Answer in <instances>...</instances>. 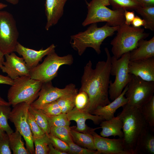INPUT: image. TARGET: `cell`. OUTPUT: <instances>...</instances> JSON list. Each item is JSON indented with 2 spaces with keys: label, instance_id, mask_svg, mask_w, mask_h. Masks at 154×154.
Wrapping results in <instances>:
<instances>
[{
  "label": "cell",
  "instance_id": "37",
  "mask_svg": "<svg viewBox=\"0 0 154 154\" xmlns=\"http://www.w3.org/2000/svg\"><path fill=\"white\" fill-rule=\"evenodd\" d=\"M68 154H100L97 150H93L82 147L72 142L68 144Z\"/></svg>",
  "mask_w": 154,
  "mask_h": 154
},
{
  "label": "cell",
  "instance_id": "31",
  "mask_svg": "<svg viewBox=\"0 0 154 154\" xmlns=\"http://www.w3.org/2000/svg\"><path fill=\"white\" fill-rule=\"evenodd\" d=\"M11 110L9 106H0V128L8 135L13 132L8 122Z\"/></svg>",
  "mask_w": 154,
  "mask_h": 154
},
{
  "label": "cell",
  "instance_id": "2",
  "mask_svg": "<svg viewBox=\"0 0 154 154\" xmlns=\"http://www.w3.org/2000/svg\"><path fill=\"white\" fill-rule=\"evenodd\" d=\"M122 107L118 116L122 123L124 144L129 154H135L138 141L150 127L139 108L127 104Z\"/></svg>",
  "mask_w": 154,
  "mask_h": 154
},
{
  "label": "cell",
  "instance_id": "38",
  "mask_svg": "<svg viewBox=\"0 0 154 154\" xmlns=\"http://www.w3.org/2000/svg\"><path fill=\"white\" fill-rule=\"evenodd\" d=\"M48 135L50 143L54 147L68 153L69 147L67 143L50 133Z\"/></svg>",
  "mask_w": 154,
  "mask_h": 154
},
{
  "label": "cell",
  "instance_id": "23",
  "mask_svg": "<svg viewBox=\"0 0 154 154\" xmlns=\"http://www.w3.org/2000/svg\"><path fill=\"white\" fill-rule=\"evenodd\" d=\"M70 133L73 141L76 144L84 147L96 150L91 134L78 132L73 127H71Z\"/></svg>",
  "mask_w": 154,
  "mask_h": 154
},
{
  "label": "cell",
  "instance_id": "44",
  "mask_svg": "<svg viewBox=\"0 0 154 154\" xmlns=\"http://www.w3.org/2000/svg\"><path fill=\"white\" fill-rule=\"evenodd\" d=\"M141 7L154 6V0H136Z\"/></svg>",
  "mask_w": 154,
  "mask_h": 154
},
{
  "label": "cell",
  "instance_id": "11",
  "mask_svg": "<svg viewBox=\"0 0 154 154\" xmlns=\"http://www.w3.org/2000/svg\"><path fill=\"white\" fill-rule=\"evenodd\" d=\"M30 105L25 102L18 103L13 106L9 117L16 128L23 137L26 143V148L30 154L35 153L33 138L27 120V115Z\"/></svg>",
  "mask_w": 154,
  "mask_h": 154
},
{
  "label": "cell",
  "instance_id": "13",
  "mask_svg": "<svg viewBox=\"0 0 154 154\" xmlns=\"http://www.w3.org/2000/svg\"><path fill=\"white\" fill-rule=\"evenodd\" d=\"M94 130L92 135L96 150L100 154H129L126 149L123 138L109 139L103 137L96 133Z\"/></svg>",
  "mask_w": 154,
  "mask_h": 154
},
{
  "label": "cell",
  "instance_id": "40",
  "mask_svg": "<svg viewBox=\"0 0 154 154\" xmlns=\"http://www.w3.org/2000/svg\"><path fill=\"white\" fill-rule=\"evenodd\" d=\"M124 23L127 25H130L135 17L134 11H129L127 10H124Z\"/></svg>",
  "mask_w": 154,
  "mask_h": 154
},
{
  "label": "cell",
  "instance_id": "49",
  "mask_svg": "<svg viewBox=\"0 0 154 154\" xmlns=\"http://www.w3.org/2000/svg\"><path fill=\"white\" fill-rule=\"evenodd\" d=\"M5 133V132L0 128V137L2 136Z\"/></svg>",
  "mask_w": 154,
  "mask_h": 154
},
{
  "label": "cell",
  "instance_id": "20",
  "mask_svg": "<svg viewBox=\"0 0 154 154\" xmlns=\"http://www.w3.org/2000/svg\"><path fill=\"white\" fill-rule=\"evenodd\" d=\"M154 57V37L149 40L141 39L137 48L130 52V60Z\"/></svg>",
  "mask_w": 154,
  "mask_h": 154
},
{
  "label": "cell",
  "instance_id": "48",
  "mask_svg": "<svg viewBox=\"0 0 154 154\" xmlns=\"http://www.w3.org/2000/svg\"><path fill=\"white\" fill-rule=\"evenodd\" d=\"M7 6V5L0 2V10L2 9Z\"/></svg>",
  "mask_w": 154,
  "mask_h": 154
},
{
  "label": "cell",
  "instance_id": "34",
  "mask_svg": "<svg viewBox=\"0 0 154 154\" xmlns=\"http://www.w3.org/2000/svg\"><path fill=\"white\" fill-rule=\"evenodd\" d=\"M38 109L48 117L57 115L62 113L61 108L56 101L45 104Z\"/></svg>",
  "mask_w": 154,
  "mask_h": 154
},
{
  "label": "cell",
  "instance_id": "43",
  "mask_svg": "<svg viewBox=\"0 0 154 154\" xmlns=\"http://www.w3.org/2000/svg\"><path fill=\"white\" fill-rule=\"evenodd\" d=\"M49 152L48 154H68V153L61 151L54 147L50 143L49 144Z\"/></svg>",
  "mask_w": 154,
  "mask_h": 154
},
{
  "label": "cell",
  "instance_id": "50",
  "mask_svg": "<svg viewBox=\"0 0 154 154\" xmlns=\"http://www.w3.org/2000/svg\"><path fill=\"white\" fill-rule=\"evenodd\" d=\"M85 2H86V4H87V5L88 4V2L86 0H84Z\"/></svg>",
  "mask_w": 154,
  "mask_h": 154
},
{
  "label": "cell",
  "instance_id": "21",
  "mask_svg": "<svg viewBox=\"0 0 154 154\" xmlns=\"http://www.w3.org/2000/svg\"><path fill=\"white\" fill-rule=\"evenodd\" d=\"M100 123V128L102 130L100 135L101 136L106 137L112 136L114 137L118 136L123 138L122 123L118 116L109 120H103Z\"/></svg>",
  "mask_w": 154,
  "mask_h": 154
},
{
  "label": "cell",
  "instance_id": "27",
  "mask_svg": "<svg viewBox=\"0 0 154 154\" xmlns=\"http://www.w3.org/2000/svg\"><path fill=\"white\" fill-rule=\"evenodd\" d=\"M139 108L150 128L154 131V96Z\"/></svg>",
  "mask_w": 154,
  "mask_h": 154
},
{
  "label": "cell",
  "instance_id": "5",
  "mask_svg": "<svg viewBox=\"0 0 154 154\" xmlns=\"http://www.w3.org/2000/svg\"><path fill=\"white\" fill-rule=\"evenodd\" d=\"M109 5L108 0H92L87 5L88 13L82 25L85 27L93 23L105 22L111 26L115 27L124 23V10H112L106 7Z\"/></svg>",
  "mask_w": 154,
  "mask_h": 154
},
{
  "label": "cell",
  "instance_id": "8",
  "mask_svg": "<svg viewBox=\"0 0 154 154\" xmlns=\"http://www.w3.org/2000/svg\"><path fill=\"white\" fill-rule=\"evenodd\" d=\"M130 52L123 54L119 59L111 57L110 75L115 76L114 82L110 80L108 89L109 98L113 101L119 96L131 80L132 75L129 72Z\"/></svg>",
  "mask_w": 154,
  "mask_h": 154
},
{
  "label": "cell",
  "instance_id": "14",
  "mask_svg": "<svg viewBox=\"0 0 154 154\" xmlns=\"http://www.w3.org/2000/svg\"><path fill=\"white\" fill-rule=\"evenodd\" d=\"M4 61L1 69L13 80L23 76H29L30 70L23 58L17 56L14 52L5 55Z\"/></svg>",
  "mask_w": 154,
  "mask_h": 154
},
{
  "label": "cell",
  "instance_id": "46",
  "mask_svg": "<svg viewBox=\"0 0 154 154\" xmlns=\"http://www.w3.org/2000/svg\"><path fill=\"white\" fill-rule=\"evenodd\" d=\"M5 55L0 50V69L3 65V64L4 62V56Z\"/></svg>",
  "mask_w": 154,
  "mask_h": 154
},
{
  "label": "cell",
  "instance_id": "42",
  "mask_svg": "<svg viewBox=\"0 0 154 154\" xmlns=\"http://www.w3.org/2000/svg\"><path fill=\"white\" fill-rule=\"evenodd\" d=\"M14 80L8 76H5L0 74V84H5L12 86Z\"/></svg>",
  "mask_w": 154,
  "mask_h": 154
},
{
  "label": "cell",
  "instance_id": "6",
  "mask_svg": "<svg viewBox=\"0 0 154 154\" xmlns=\"http://www.w3.org/2000/svg\"><path fill=\"white\" fill-rule=\"evenodd\" d=\"M43 83L29 76H23L14 80L9 89L8 102L12 106L22 102L30 105L38 97Z\"/></svg>",
  "mask_w": 154,
  "mask_h": 154
},
{
  "label": "cell",
  "instance_id": "35",
  "mask_svg": "<svg viewBox=\"0 0 154 154\" xmlns=\"http://www.w3.org/2000/svg\"><path fill=\"white\" fill-rule=\"evenodd\" d=\"M27 120L33 138H38L45 133L40 128L35 121L33 116L29 111L27 115Z\"/></svg>",
  "mask_w": 154,
  "mask_h": 154
},
{
  "label": "cell",
  "instance_id": "26",
  "mask_svg": "<svg viewBox=\"0 0 154 154\" xmlns=\"http://www.w3.org/2000/svg\"><path fill=\"white\" fill-rule=\"evenodd\" d=\"M29 111L33 115L36 123L44 133H50V128L46 116L40 109L35 108L30 105Z\"/></svg>",
  "mask_w": 154,
  "mask_h": 154
},
{
  "label": "cell",
  "instance_id": "33",
  "mask_svg": "<svg viewBox=\"0 0 154 154\" xmlns=\"http://www.w3.org/2000/svg\"><path fill=\"white\" fill-rule=\"evenodd\" d=\"M46 116L50 128L52 127L70 126V121L68 119L66 114L61 113L55 116Z\"/></svg>",
  "mask_w": 154,
  "mask_h": 154
},
{
  "label": "cell",
  "instance_id": "12",
  "mask_svg": "<svg viewBox=\"0 0 154 154\" xmlns=\"http://www.w3.org/2000/svg\"><path fill=\"white\" fill-rule=\"evenodd\" d=\"M78 90L75 85L69 84L63 88L54 87L51 81L43 83L38 93V98L30 106L38 109L42 105L56 101L63 96L70 94Z\"/></svg>",
  "mask_w": 154,
  "mask_h": 154
},
{
  "label": "cell",
  "instance_id": "39",
  "mask_svg": "<svg viewBox=\"0 0 154 154\" xmlns=\"http://www.w3.org/2000/svg\"><path fill=\"white\" fill-rule=\"evenodd\" d=\"M9 135L7 133L0 137V154H11Z\"/></svg>",
  "mask_w": 154,
  "mask_h": 154
},
{
  "label": "cell",
  "instance_id": "3",
  "mask_svg": "<svg viewBox=\"0 0 154 154\" xmlns=\"http://www.w3.org/2000/svg\"><path fill=\"white\" fill-rule=\"evenodd\" d=\"M119 26L112 27L107 23L101 27H98L97 23L90 24L83 32L70 36V43L72 48L81 56L88 48H93L98 54L101 53V46L107 37L112 36Z\"/></svg>",
  "mask_w": 154,
  "mask_h": 154
},
{
  "label": "cell",
  "instance_id": "28",
  "mask_svg": "<svg viewBox=\"0 0 154 154\" xmlns=\"http://www.w3.org/2000/svg\"><path fill=\"white\" fill-rule=\"evenodd\" d=\"M77 90L70 94L63 96L56 101L61 108L62 113L67 114L75 107V99Z\"/></svg>",
  "mask_w": 154,
  "mask_h": 154
},
{
  "label": "cell",
  "instance_id": "24",
  "mask_svg": "<svg viewBox=\"0 0 154 154\" xmlns=\"http://www.w3.org/2000/svg\"><path fill=\"white\" fill-rule=\"evenodd\" d=\"M9 135L10 147L14 154H29V152L24 146L22 136L17 130Z\"/></svg>",
  "mask_w": 154,
  "mask_h": 154
},
{
  "label": "cell",
  "instance_id": "41",
  "mask_svg": "<svg viewBox=\"0 0 154 154\" xmlns=\"http://www.w3.org/2000/svg\"><path fill=\"white\" fill-rule=\"evenodd\" d=\"M131 24L135 27H140L141 26H144L145 21L138 16L136 15L132 21Z\"/></svg>",
  "mask_w": 154,
  "mask_h": 154
},
{
  "label": "cell",
  "instance_id": "7",
  "mask_svg": "<svg viewBox=\"0 0 154 154\" xmlns=\"http://www.w3.org/2000/svg\"><path fill=\"white\" fill-rule=\"evenodd\" d=\"M74 61L72 55L59 56L55 50L47 55L43 62L30 70L29 76L32 78L42 83L51 81L57 75L58 71L62 65H71Z\"/></svg>",
  "mask_w": 154,
  "mask_h": 154
},
{
  "label": "cell",
  "instance_id": "18",
  "mask_svg": "<svg viewBox=\"0 0 154 154\" xmlns=\"http://www.w3.org/2000/svg\"><path fill=\"white\" fill-rule=\"evenodd\" d=\"M67 0H46L45 12L46 17L45 29L48 31L56 25L64 13V5Z\"/></svg>",
  "mask_w": 154,
  "mask_h": 154
},
{
  "label": "cell",
  "instance_id": "25",
  "mask_svg": "<svg viewBox=\"0 0 154 154\" xmlns=\"http://www.w3.org/2000/svg\"><path fill=\"white\" fill-rule=\"evenodd\" d=\"M145 21L144 28L154 31V6L140 7L135 11Z\"/></svg>",
  "mask_w": 154,
  "mask_h": 154
},
{
  "label": "cell",
  "instance_id": "4",
  "mask_svg": "<svg viewBox=\"0 0 154 154\" xmlns=\"http://www.w3.org/2000/svg\"><path fill=\"white\" fill-rule=\"evenodd\" d=\"M116 36L111 41L113 56L119 59L123 54L137 48L139 41L149 37V34L141 27H135L125 23L119 26Z\"/></svg>",
  "mask_w": 154,
  "mask_h": 154
},
{
  "label": "cell",
  "instance_id": "22",
  "mask_svg": "<svg viewBox=\"0 0 154 154\" xmlns=\"http://www.w3.org/2000/svg\"><path fill=\"white\" fill-rule=\"evenodd\" d=\"M154 131L150 128L140 138L135 150V154H154Z\"/></svg>",
  "mask_w": 154,
  "mask_h": 154
},
{
  "label": "cell",
  "instance_id": "1",
  "mask_svg": "<svg viewBox=\"0 0 154 154\" xmlns=\"http://www.w3.org/2000/svg\"><path fill=\"white\" fill-rule=\"evenodd\" d=\"M104 50L106 60L98 61L94 68L92 67V61L89 60L84 67L81 78L79 91H84L87 94L89 103L85 110L90 114L111 102L108 89L111 56L107 48H105Z\"/></svg>",
  "mask_w": 154,
  "mask_h": 154
},
{
  "label": "cell",
  "instance_id": "15",
  "mask_svg": "<svg viewBox=\"0 0 154 154\" xmlns=\"http://www.w3.org/2000/svg\"><path fill=\"white\" fill-rule=\"evenodd\" d=\"M56 46L52 44L45 49L42 48L39 50L25 47L18 42L15 51L22 56L28 68L30 70L37 66L44 56L55 50Z\"/></svg>",
  "mask_w": 154,
  "mask_h": 154
},
{
  "label": "cell",
  "instance_id": "16",
  "mask_svg": "<svg viewBox=\"0 0 154 154\" xmlns=\"http://www.w3.org/2000/svg\"><path fill=\"white\" fill-rule=\"evenodd\" d=\"M70 121H74L76 123V131L84 133H90L91 131L99 127L92 128L88 127L86 123L87 119L92 120L95 124H98L104 120L101 117L90 114L85 110H79L74 107L72 110L67 114Z\"/></svg>",
  "mask_w": 154,
  "mask_h": 154
},
{
  "label": "cell",
  "instance_id": "47",
  "mask_svg": "<svg viewBox=\"0 0 154 154\" xmlns=\"http://www.w3.org/2000/svg\"><path fill=\"white\" fill-rule=\"evenodd\" d=\"M7 2L13 5L17 4L19 1V0H5Z\"/></svg>",
  "mask_w": 154,
  "mask_h": 154
},
{
  "label": "cell",
  "instance_id": "9",
  "mask_svg": "<svg viewBox=\"0 0 154 154\" xmlns=\"http://www.w3.org/2000/svg\"><path fill=\"white\" fill-rule=\"evenodd\" d=\"M19 35L13 15L7 11L0 10V50L4 55L15 51Z\"/></svg>",
  "mask_w": 154,
  "mask_h": 154
},
{
  "label": "cell",
  "instance_id": "45",
  "mask_svg": "<svg viewBox=\"0 0 154 154\" xmlns=\"http://www.w3.org/2000/svg\"><path fill=\"white\" fill-rule=\"evenodd\" d=\"M11 105L8 102H7L3 99L0 95V106H9Z\"/></svg>",
  "mask_w": 154,
  "mask_h": 154
},
{
  "label": "cell",
  "instance_id": "19",
  "mask_svg": "<svg viewBox=\"0 0 154 154\" xmlns=\"http://www.w3.org/2000/svg\"><path fill=\"white\" fill-rule=\"evenodd\" d=\"M127 89V85L117 98L109 104L95 110L91 114L100 116L104 120H108L113 118L117 110L127 103V99L124 96Z\"/></svg>",
  "mask_w": 154,
  "mask_h": 154
},
{
  "label": "cell",
  "instance_id": "17",
  "mask_svg": "<svg viewBox=\"0 0 154 154\" xmlns=\"http://www.w3.org/2000/svg\"><path fill=\"white\" fill-rule=\"evenodd\" d=\"M129 73L144 81L154 82V57L129 60Z\"/></svg>",
  "mask_w": 154,
  "mask_h": 154
},
{
  "label": "cell",
  "instance_id": "30",
  "mask_svg": "<svg viewBox=\"0 0 154 154\" xmlns=\"http://www.w3.org/2000/svg\"><path fill=\"white\" fill-rule=\"evenodd\" d=\"M71 127L69 126L52 127L50 133L57 137L68 144L73 141L71 135Z\"/></svg>",
  "mask_w": 154,
  "mask_h": 154
},
{
  "label": "cell",
  "instance_id": "36",
  "mask_svg": "<svg viewBox=\"0 0 154 154\" xmlns=\"http://www.w3.org/2000/svg\"><path fill=\"white\" fill-rule=\"evenodd\" d=\"M89 103V98L84 91H79L75 99V107L79 110H85Z\"/></svg>",
  "mask_w": 154,
  "mask_h": 154
},
{
  "label": "cell",
  "instance_id": "29",
  "mask_svg": "<svg viewBox=\"0 0 154 154\" xmlns=\"http://www.w3.org/2000/svg\"><path fill=\"white\" fill-rule=\"evenodd\" d=\"M113 10L123 9L135 11L141 7L136 0H108Z\"/></svg>",
  "mask_w": 154,
  "mask_h": 154
},
{
  "label": "cell",
  "instance_id": "10",
  "mask_svg": "<svg viewBox=\"0 0 154 154\" xmlns=\"http://www.w3.org/2000/svg\"><path fill=\"white\" fill-rule=\"evenodd\" d=\"M154 82H148L132 75L125 95L127 104L139 108L154 96Z\"/></svg>",
  "mask_w": 154,
  "mask_h": 154
},
{
  "label": "cell",
  "instance_id": "32",
  "mask_svg": "<svg viewBox=\"0 0 154 154\" xmlns=\"http://www.w3.org/2000/svg\"><path fill=\"white\" fill-rule=\"evenodd\" d=\"M33 142L35 147V154H48V145L50 143L48 134H45L41 137L33 138Z\"/></svg>",
  "mask_w": 154,
  "mask_h": 154
}]
</instances>
